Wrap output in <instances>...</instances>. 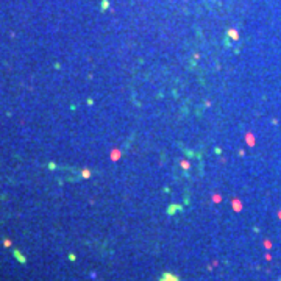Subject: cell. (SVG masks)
<instances>
[{"mask_svg":"<svg viewBox=\"0 0 281 281\" xmlns=\"http://www.w3.org/2000/svg\"><path fill=\"white\" fill-rule=\"evenodd\" d=\"M161 281H180L177 277H173V275H170V273H164V277H162V280Z\"/></svg>","mask_w":281,"mask_h":281,"instance_id":"1","label":"cell"}]
</instances>
